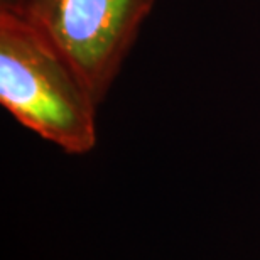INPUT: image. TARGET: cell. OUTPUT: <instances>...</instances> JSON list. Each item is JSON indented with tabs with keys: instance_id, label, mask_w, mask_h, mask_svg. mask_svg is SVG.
Returning <instances> with one entry per match:
<instances>
[{
	"instance_id": "cell-2",
	"label": "cell",
	"mask_w": 260,
	"mask_h": 260,
	"mask_svg": "<svg viewBox=\"0 0 260 260\" xmlns=\"http://www.w3.org/2000/svg\"><path fill=\"white\" fill-rule=\"evenodd\" d=\"M154 0H0L58 51L98 102L132 48Z\"/></svg>"
},
{
	"instance_id": "cell-1",
	"label": "cell",
	"mask_w": 260,
	"mask_h": 260,
	"mask_svg": "<svg viewBox=\"0 0 260 260\" xmlns=\"http://www.w3.org/2000/svg\"><path fill=\"white\" fill-rule=\"evenodd\" d=\"M0 103L68 154L95 147L98 102L58 51L5 7H0Z\"/></svg>"
}]
</instances>
